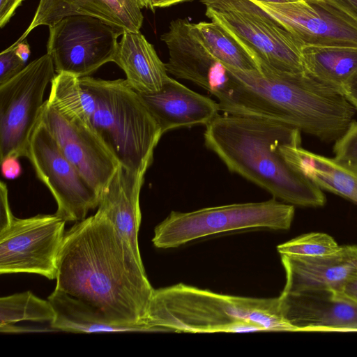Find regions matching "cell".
<instances>
[{
	"mask_svg": "<svg viewBox=\"0 0 357 357\" xmlns=\"http://www.w3.org/2000/svg\"><path fill=\"white\" fill-rule=\"evenodd\" d=\"M56 280L55 289L112 323L148 325L145 319L154 289L142 261L102 214L77 221L65 233Z\"/></svg>",
	"mask_w": 357,
	"mask_h": 357,
	"instance_id": "6da1fadb",
	"label": "cell"
},
{
	"mask_svg": "<svg viewBox=\"0 0 357 357\" xmlns=\"http://www.w3.org/2000/svg\"><path fill=\"white\" fill-rule=\"evenodd\" d=\"M225 67L229 79L217 98L224 114L278 122L326 142L337 140L354 121L355 108L346 98L306 72Z\"/></svg>",
	"mask_w": 357,
	"mask_h": 357,
	"instance_id": "7a4b0ae2",
	"label": "cell"
},
{
	"mask_svg": "<svg viewBox=\"0 0 357 357\" xmlns=\"http://www.w3.org/2000/svg\"><path fill=\"white\" fill-rule=\"evenodd\" d=\"M301 131L278 122L240 115H218L206 126V146L228 169L287 204L319 207L322 190L289 165L280 151L286 144H301Z\"/></svg>",
	"mask_w": 357,
	"mask_h": 357,
	"instance_id": "3957f363",
	"label": "cell"
},
{
	"mask_svg": "<svg viewBox=\"0 0 357 357\" xmlns=\"http://www.w3.org/2000/svg\"><path fill=\"white\" fill-rule=\"evenodd\" d=\"M154 332L293 331L278 298L220 294L183 283L154 289L145 319Z\"/></svg>",
	"mask_w": 357,
	"mask_h": 357,
	"instance_id": "277c9868",
	"label": "cell"
},
{
	"mask_svg": "<svg viewBox=\"0 0 357 357\" xmlns=\"http://www.w3.org/2000/svg\"><path fill=\"white\" fill-rule=\"evenodd\" d=\"M79 80L95 100L92 126L119 164L135 172L149 167L162 133L139 93L126 79Z\"/></svg>",
	"mask_w": 357,
	"mask_h": 357,
	"instance_id": "5b68a950",
	"label": "cell"
},
{
	"mask_svg": "<svg viewBox=\"0 0 357 357\" xmlns=\"http://www.w3.org/2000/svg\"><path fill=\"white\" fill-rule=\"evenodd\" d=\"M292 204L275 199L232 204L190 212L172 211L154 229L152 242L158 248H175L223 232L250 229L287 230L294 217Z\"/></svg>",
	"mask_w": 357,
	"mask_h": 357,
	"instance_id": "8992f818",
	"label": "cell"
},
{
	"mask_svg": "<svg viewBox=\"0 0 357 357\" xmlns=\"http://www.w3.org/2000/svg\"><path fill=\"white\" fill-rule=\"evenodd\" d=\"M206 15L222 25L255 57L259 66L305 72L303 45L251 0H200Z\"/></svg>",
	"mask_w": 357,
	"mask_h": 357,
	"instance_id": "52a82bcc",
	"label": "cell"
},
{
	"mask_svg": "<svg viewBox=\"0 0 357 357\" xmlns=\"http://www.w3.org/2000/svg\"><path fill=\"white\" fill-rule=\"evenodd\" d=\"M47 53L0 84V159L26 157L31 136L45 104L43 96L55 76Z\"/></svg>",
	"mask_w": 357,
	"mask_h": 357,
	"instance_id": "ba28073f",
	"label": "cell"
},
{
	"mask_svg": "<svg viewBox=\"0 0 357 357\" xmlns=\"http://www.w3.org/2000/svg\"><path fill=\"white\" fill-rule=\"evenodd\" d=\"M47 53L55 71L79 78L90 76L114 61L118 38L126 30L95 17H65L49 26Z\"/></svg>",
	"mask_w": 357,
	"mask_h": 357,
	"instance_id": "9c48e42d",
	"label": "cell"
},
{
	"mask_svg": "<svg viewBox=\"0 0 357 357\" xmlns=\"http://www.w3.org/2000/svg\"><path fill=\"white\" fill-rule=\"evenodd\" d=\"M66 222L56 213L14 217L0 231V273H26L56 279Z\"/></svg>",
	"mask_w": 357,
	"mask_h": 357,
	"instance_id": "30bf717a",
	"label": "cell"
},
{
	"mask_svg": "<svg viewBox=\"0 0 357 357\" xmlns=\"http://www.w3.org/2000/svg\"><path fill=\"white\" fill-rule=\"evenodd\" d=\"M26 158L54 197L57 204L55 213L65 221L82 220L89 211L98 207L99 195L40 121L31 136Z\"/></svg>",
	"mask_w": 357,
	"mask_h": 357,
	"instance_id": "8fae6325",
	"label": "cell"
},
{
	"mask_svg": "<svg viewBox=\"0 0 357 357\" xmlns=\"http://www.w3.org/2000/svg\"><path fill=\"white\" fill-rule=\"evenodd\" d=\"M252 1L280 22L303 47H357V18L327 0Z\"/></svg>",
	"mask_w": 357,
	"mask_h": 357,
	"instance_id": "7c38bea8",
	"label": "cell"
},
{
	"mask_svg": "<svg viewBox=\"0 0 357 357\" xmlns=\"http://www.w3.org/2000/svg\"><path fill=\"white\" fill-rule=\"evenodd\" d=\"M39 121L48 129L66 158L100 195L120 164L93 128L68 121L46 100Z\"/></svg>",
	"mask_w": 357,
	"mask_h": 357,
	"instance_id": "4fadbf2b",
	"label": "cell"
},
{
	"mask_svg": "<svg viewBox=\"0 0 357 357\" xmlns=\"http://www.w3.org/2000/svg\"><path fill=\"white\" fill-rule=\"evenodd\" d=\"M160 38L168 49V73L196 84L215 98L221 94L229 79L227 70L197 38L190 22L172 21Z\"/></svg>",
	"mask_w": 357,
	"mask_h": 357,
	"instance_id": "5bb4252c",
	"label": "cell"
},
{
	"mask_svg": "<svg viewBox=\"0 0 357 357\" xmlns=\"http://www.w3.org/2000/svg\"><path fill=\"white\" fill-rule=\"evenodd\" d=\"M278 300L282 314L294 331L357 329V303L342 291L282 292Z\"/></svg>",
	"mask_w": 357,
	"mask_h": 357,
	"instance_id": "9a60e30c",
	"label": "cell"
},
{
	"mask_svg": "<svg viewBox=\"0 0 357 357\" xmlns=\"http://www.w3.org/2000/svg\"><path fill=\"white\" fill-rule=\"evenodd\" d=\"M286 275L282 292L331 289L342 291L357 267V245H342L333 253L314 256L280 255Z\"/></svg>",
	"mask_w": 357,
	"mask_h": 357,
	"instance_id": "2e32d148",
	"label": "cell"
},
{
	"mask_svg": "<svg viewBox=\"0 0 357 357\" xmlns=\"http://www.w3.org/2000/svg\"><path fill=\"white\" fill-rule=\"evenodd\" d=\"M162 135L178 128L206 126L219 115L218 102L169 77L154 93H138Z\"/></svg>",
	"mask_w": 357,
	"mask_h": 357,
	"instance_id": "e0dca14e",
	"label": "cell"
},
{
	"mask_svg": "<svg viewBox=\"0 0 357 357\" xmlns=\"http://www.w3.org/2000/svg\"><path fill=\"white\" fill-rule=\"evenodd\" d=\"M142 8L138 0H40L30 25L12 45L25 40L38 26H50L75 15L95 17L126 31H139L144 20Z\"/></svg>",
	"mask_w": 357,
	"mask_h": 357,
	"instance_id": "ac0fdd59",
	"label": "cell"
},
{
	"mask_svg": "<svg viewBox=\"0 0 357 357\" xmlns=\"http://www.w3.org/2000/svg\"><path fill=\"white\" fill-rule=\"evenodd\" d=\"M148 168L135 172L120 165L100 192L96 211L114 225L139 260H142L138 244L141 223L139 195Z\"/></svg>",
	"mask_w": 357,
	"mask_h": 357,
	"instance_id": "d6986e66",
	"label": "cell"
},
{
	"mask_svg": "<svg viewBox=\"0 0 357 357\" xmlns=\"http://www.w3.org/2000/svg\"><path fill=\"white\" fill-rule=\"evenodd\" d=\"M118 43L113 62L125 73L137 93L160 91L169 78L165 63L140 31H126Z\"/></svg>",
	"mask_w": 357,
	"mask_h": 357,
	"instance_id": "ffe728a7",
	"label": "cell"
},
{
	"mask_svg": "<svg viewBox=\"0 0 357 357\" xmlns=\"http://www.w3.org/2000/svg\"><path fill=\"white\" fill-rule=\"evenodd\" d=\"M285 160L302 172L321 190L340 195L357 204V169L301 147L298 144L280 146Z\"/></svg>",
	"mask_w": 357,
	"mask_h": 357,
	"instance_id": "44dd1931",
	"label": "cell"
},
{
	"mask_svg": "<svg viewBox=\"0 0 357 357\" xmlns=\"http://www.w3.org/2000/svg\"><path fill=\"white\" fill-rule=\"evenodd\" d=\"M55 317L51 328L65 332H153L149 325H121L110 322L98 311L85 303L55 289L48 296Z\"/></svg>",
	"mask_w": 357,
	"mask_h": 357,
	"instance_id": "7402d4cb",
	"label": "cell"
},
{
	"mask_svg": "<svg viewBox=\"0 0 357 357\" xmlns=\"http://www.w3.org/2000/svg\"><path fill=\"white\" fill-rule=\"evenodd\" d=\"M302 59L308 75L342 94L357 75V47L305 46Z\"/></svg>",
	"mask_w": 357,
	"mask_h": 357,
	"instance_id": "603a6c76",
	"label": "cell"
},
{
	"mask_svg": "<svg viewBox=\"0 0 357 357\" xmlns=\"http://www.w3.org/2000/svg\"><path fill=\"white\" fill-rule=\"evenodd\" d=\"M192 30L208 52L225 66L243 71L260 70L253 54L218 22L192 23Z\"/></svg>",
	"mask_w": 357,
	"mask_h": 357,
	"instance_id": "cb8c5ba5",
	"label": "cell"
},
{
	"mask_svg": "<svg viewBox=\"0 0 357 357\" xmlns=\"http://www.w3.org/2000/svg\"><path fill=\"white\" fill-rule=\"evenodd\" d=\"M46 102L68 121L93 128L95 100L90 91L82 85L79 77L66 73H57L51 82Z\"/></svg>",
	"mask_w": 357,
	"mask_h": 357,
	"instance_id": "d4e9b609",
	"label": "cell"
},
{
	"mask_svg": "<svg viewBox=\"0 0 357 357\" xmlns=\"http://www.w3.org/2000/svg\"><path fill=\"white\" fill-rule=\"evenodd\" d=\"M54 317L50 302L29 291L0 298V331L24 321H49L51 324Z\"/></svg>",
	"mask_w": 357,
	"mask_h": 357,
	"instance_id": "484cf974",
	"label": "cell"
},
{
	"mask_svg": "<svg viewBox=\"0 0 357 357\" xmlns=\"http://www.w3.org/2000/svg\"><path fill=\"white\" fill-rule=\"evenodd\" d=\"M340 246L330 235L312 232L280 244L277 250L280 255L314 257L333 253Z\"/></svg>",
	"mask_w": 357,
	"mask_h": 357,
	"instance_id": "4316f807",
	"label": "cell"
},
{
	"mask_svg": "<svg viewBox=\"0 0 357 357\" xmlns=\"http://www.w3.org/2000/svg\"><path fill=\"white\" fill-rule=\"evenodd\" d=\"M334 145L335 159L357 169V121H353Z\"/></svg>",
	"mask_w": 357,
	"mask_h": 357,
	"instance_id": "83f0119b",
	"label": "cell"
},
{
	"mask_svg": "<svg viewBox=\"0 0 357 357\" xmlns=\"http://www.w3.org/2000/svg\"><path fill=\"white\" fill-rule=\"evenodd\" d=\"M15 48L9 47L0 54V84L10 80L26 66Z\"/></svg>",
	"mask_w": 357,
	"mask_h": 357,
	"instance_id": "f1b7e54d",
	"label": "cell"
},
{
	"mask_svg": "<svg viewBox=\"0 0 357 357\" xmlns=\"http://www.w3.org/2000/svg\"><path fill=\"white\" fill-rule=\"evenodd\" d=\"M8 191L6 184L0 183L1 217L0 231L4 229L11 223L14 216L11 212L8 202Z\"/></svg>",
	"mask_w": 357,
	"mask_h": 357,
	"instance_id": "f546056e",
	"label": "cell"
},
{
	"mask_svg": "<svg viewBox=\"0 0 357 357\" xmlns=\"http://www.w3.org/2000/svg\"><path fill=\"white\" fill-rule=\"evenodd\" d=\"M16 156H8L1 160V174L7 179L18 178L22 173V168Z\"/></svg>",
	"mask_w": 357,
	"mask_h": 357,
	"instance_id": "4dcf8cb0",
	"label": "cell"
},
{
	"mask_svg": "<svg viewBox=\"0 0 357 357\" xmlns=\"http://www.w3.org/2000/svg\"><path fill=\"white\" fill-rule=\"evenodd\" d=\"M23 0H0V27L3 28Z\"/></svg>",
	"mask_w": 357,
	"mask_h": 357,
	"instance_id": "1f68e13d",
	"label": "cell"
},
{
	"mask_svg": "<svg viewBox=\"0 0 357 357\" xmlns=\"http://www.w3.org/2000/svg\"><path fill=\"white\" fill-rule=\"evenodd\" d=\"M342 292L357 303V267L344 284Z\"/></svg>",
	"mask_w": 357,
	"mask_h": 357,
	"instance_id": "d6a6232c",
	"label": "cell"
},
{
	"mask_svg": "<svg viewBox=\"0 0 357 357\" xmlns=\"http://www.w3.org/2000/svg\"><path fill=\"white\" fill-rule=\"evenodd\" d=\"M342 94L357 109V75L345 87Z\"/></svg>",
	"mask_w": 357,
	"mask_h": 357,
	"instance_id": "836d02e7",
	"label": "cell"
},
{
	"mask_svg": "<svg viewBox=\"0 0 357 357\" xmlns=\"http://www.w3.org/2000/svg\"><path fill=\"white\" fill-rule=\"evenodd\" d=\"M357 18V0H327Z\"/></svg>",
	"mask_w": 357,
	"mask_h": 357,
	"instance_id": "e575fe53",
	"label": "cell"
},
{
	"mask_svg": "<svg viewBox=\"0 0 357 357\" xmlns=\"http://www.w3.org/2000/svg\"><path fill=\"white\" fill-rule=\"evenodd\" d=\"M15 47L18 56L26 62L30 55V47L26 40H22L16 45H10Z\"/></svg>",
	"mask_w": 357,
	"mask_h": 357,
	"instance_id": "d590c367",
	"label": "cell"
},
{
	"mask_svg": "<svg viewBox=\"0 0 357 357\" xmlns=\"http://www.w3.org/2000/svg\"><path fill=\"white\" fill-rule=\"evenodd\" d=\"M190 0H151L153 11L155 8H165Z\"/></svg>",
	"mask_w": 357,
	"mask_h": 357,
	"instance_id": "8d00e7d4",
	"label": "cell"
},
{
	"mask_svg": "<svg viewBox=\"0 0 357 357\" xmlns=\"http://www.w3.org/2000/svg\"><path fill=\"white\" fill-rule=\"evenodd\" d=\"M142 8H149L153 10L151 0H138Z\"/></svg>",
	"mask_w": 357,
	"mask_h": 357,
	"instance_id": "74e56055",
	"label": "cell"
},
{
	"mask_svg": "<svg viewBox=\"0 0 357 357\" xmlns=\"http://www.w3.org/2000/svg\"><path fill=\"white\" fill-rule=\"evenodd\" d=\"M259 2H266V3H287L291 1H295L298 0H252Z\"/></svg>",
	"mask_w": 357,
	"mask_h": 357,
	"instance_id": "f35d334b",
	"label": "cell"
}]
</instances>
